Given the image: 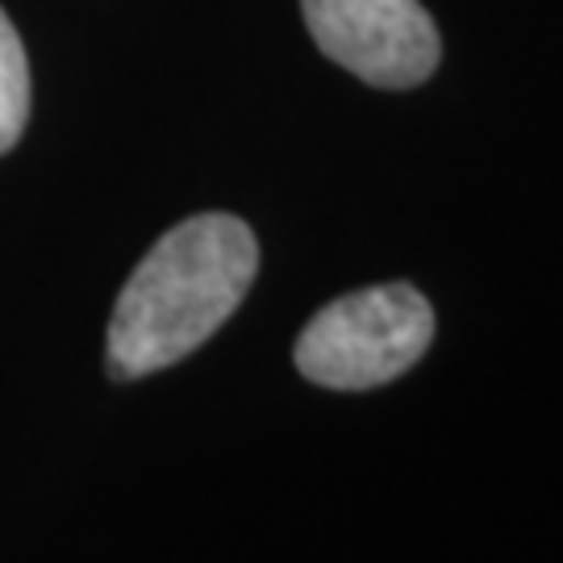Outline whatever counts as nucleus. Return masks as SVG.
<instances>
[{
  "instance_id": "f257e3e1",
  "label": "nucleus",
  "mask_w": 563,
  "mask_h": 563,
  "mask_svg": "<svg viewBox=\"0 0 563 563\" xmlns=\"http://www.w3.org/2000/svg\"><path fill=\"white\" fill-rule=\"evenodd\" d=\"M260 272V242L234 213H197L167 230L125 280L109 322L121 380L180 363L225 325Z\"/></svg>"
},
{
  "instance_id": "f03ea898",
  "label": "nucleus",
  "mask_w": 563,
  "mask_h": 563,
  "mask_svg": "<svg viewBox=\"0 0 563 563\" xmlns=\"http://www.w3.org/2000/svg\"><path fill=\"white\" fill-rule=\"evenodd\" d=\"M434 342V309L413 284H376L330 301L297 339L305 380L363 393L405 376Z\"/></svg>"
},
{
  "instance_id": "7ed1b4c3",
  "label": "nucleus",
  "mask_w": 563,
  "mask_h": 563,
  "mask_svg": "<svg viewBox=\"0 0 563 563\" xmlns=\"http://www.w3.org/2000/svg\"><path fill=\"white\" fill-rule=\"evenodd\" d=\"M301 13L325 59L376 88H413L443 59L422 0H301Z\"/></svg>"
},
{
  "instance_id": "20e7f679",
  "label": "nucleus",
  "mask_w": 563,
  "mask_h": 563,
  "mask_svg": "<svg viewBox=\"0 0 563 563\" xmlns=\"http://www.w3.org/2000/svg\"><path fill=\"white\" fill-rule=\"evenodd\" d=\"M30 118V63L9 13L0 9V155L21 139Z\"/></svg>"
}]
</instances>
